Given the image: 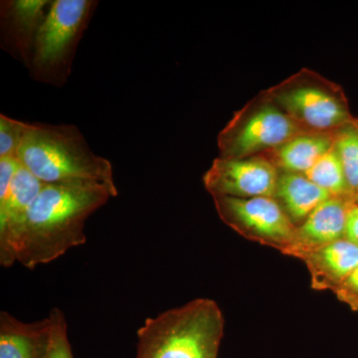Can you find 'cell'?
Listing matches in <instances>:
<instances>
[{
    "label": "cell",
    "mask_w": 358,
    "mask_h": 358,
    "mask_svg": "<svg viewBox=\"0 0 358 358\" xmlns=\"http://www.w3.org/2000/svg\"><path fill=\"white\" fill-rule=\"evenodd\" d=\"M345 238L358 246V205L355 202L348 211Z\"/></svg>",
    "instance_id": "21"
},
{
    "label": "cell",
    "mask_w": 358,
    "mask_h": 358,
    "mask_svg": "<svg viewBox=\"0 0 358 358\" xmlns=\"http://www.w3.org/2000/svg\"><path fill=\"white\" fill-rule=\"evenodd\" d=\"M334 294L339 301L345 303L355 312H358V267L334 291Z\"/></svg>",
    "instance_id": "20"
},
{
    "label": "cell",
    "mask_w": 358,
    "mask_h": 358,
    "mask_svg": "<svg viewBox=\"0 0 358 358\" xmlns=\"http://www.w3.org/2000/svg\"><path fill=\"white\" fill-rule=\"evenodd\" d=\"M355 200L352 197L331 196L322 202L296 227V236L285 255L303 260L317 250L345 237L348 211Z\"/></svg>",
    "instance_id": "9"
},
{
    "label": "cell",
    "mask_w": 358,
    "mask_h": 358,
    "mask_svg": "<svg viewBox=\"0 0 358 358\" xmlns=\"http://www.w3.org/2000/svg\"><path fill=\"white\" fill-rule=\"evenodd\" d=\"M264 91L260 92L218 134L221 159H245L262 155L280 147L294 136L305 133Z\"/></svg>",
    "instance_id": "6"
},
{
    "label": "cell",
    "mask_w": 358,
    "mask_h": 358,
    "mask_svg": "<svg viewBox=\"0 0 358 358\" xmlns=\"http://www.w3.org/2000/svg\"><path fill=\"white\" fill-rule=\"evenodd\" d=\"M310 180L326 190L331 196L352 197L353 193L348 185V178L341 157L333 148L320 157L305 173Z\"/></svg>",
    "instance_id": "16"
},
{
    "label": "cell",
    "mask_w": 358,
    "mask_h": 358,
    "mask_svg": "<svg viewBox=\"0 0 358 358\" xmlns=\"http://www.w3.org/2000/svg\"><path fill=\"white\" fill-rule=\"evenodd\" d=\"M96 4L93 0H54L35 41L29 70L36 81L58 87L66 83Z\"/></svg>",
    "instance_id": "5"
},
{
    "label": "cell",
    "mask_w": 358,
    "mask_h": 358,
    "mask_svg": "<svg viewBox=\"0 0 358 358\" xmlns=\"http://www.w3.org/2000/svg\"><path fill=\"white\" fill-rule=\"evenodd\" d=\"M27 127V122L0 115V159H17L18 150Z\"/></svg>",
    "instance_id": "18"
},
{
    "label": "cell",
    "mask_w": 358,
    "mask_h": 358,
    "mask_svg": "<svg viewBox=\"0 0 358 358\" xmlns=\"http://www.w3.org/2000/svg\"><path fill=\"white\" fill-rule=\"evenodd\" d=\"M301 261L307 265L313 289L334 293L358 267V246L343 238Z\"/></svg>",
    "instance_id": "13"
},
{
    "label": "cell",
    "mask_w": 358,
    "mask_h": 358,
    "mask_svg": "<svg viewBox=\"0 0 358 358\" xmlns=\"http://www.w3.org/2000/svg\"><path fill=\"white\" fill-rule=\"evenodd\" d=\"M44 185V182L20 162L8 192L0 197V264L2 267H11L16 262V240L28 210Z\"/></svg>",
    "instance_id": "10"
},
{
    "label": "cell",
    "mask_w": 358,
    "mask_h": 358,
    "mask_svg": "<svg viewBox=\"0 0 358 358\" xmlns=\"http://www.w3.org/2000/svg\"><path fill=\"white\" fill-rule=\"evenodd\" d=\"M49 317L52 320V334L47 358H74L68 338V327L64 313L60 308H54Z\"/></svg>",
    "instance_id": "19"
},
{
    "label": "cell",
    "mask_w": 358,
    "mask_h": 358,
    "mask_svg": "<svg viewBox=\"0 0 358 358\" xmlns=\"http://www.w3.org/2000/svg\"><path fill=\"white\" fill-rule=\"evenodd\" d=\"M17 160L46 185L95 181L115 186L110 160L93 152L73 124H28Z\"/></svg>",
    "instance_id": "2"
},
{
    "label": "cell",
    "mask_w": 358,
    "mask_h": 358,
    "mask_svg": "<svg viewBox=\"0 0 358 358\" xmlns=\"http://www.w3.org/2000/svg\"><path fill=\"white\" fill-rule=\"evenodd\" d=\"M212 199L221 220L250 241L282 252L296 236V226L274 197Z\"/></svg>",
    "instance_id": "7"
},
{
    "label": "cell",
    "mask_w": 358,
    "mask_h": 358,
    "mask_svg": "<svg viewBox=\"0 0 358 358\" xmlns=\"http://www.w3.org/2000/svg\"><path fill=\"white\" fill-rule=\"evenodd\" d=\"M51 0L1 2V43L29 69L39 29L50 10Z\"/></svg>",
    "instance_id": "11"
},
{
    "label": "cell",
    "mask_w": 358,
    "mask_h": 358,
    "mask_svg": "<svg viewBox=\"0 0 358 358\" xmlns=\"http://www.w3.org/2000/svg\"><path fill=\"white\" fill-rule=\"evenodd\" d=\"M264 93L306 131H334L355 119L343 88L308 68Z\"/></svg>",
    "instance_id": "4"
},
{
    "label": "cell",
    "mask_w": 358,
    "mask_h": 358,
    "mask_svg": "<svg viewBox=\"0 0 358 358\" xmlns=\"http://www.w3.org/2000/svg\"><path fill=\"white\" fill-rule=\"evenodd\" d=\"M334 145V131H305L262 155L280 171L305 174Z\"/></svg>",
    "instance_id": "14"
},
{
    "label": "cell",
    "mask_w": 358,
    "mask_h": 358,
    "mask_svg": "<svg viewBox=\"0 0 358 358\" xmlns=\"http://www.w3.org/2000/svg\"><path fill=\"white\" fill-rule=\"evenodd\" d=\"M334 148L341 157L348 185L355 195L358 189V119L334 131Z\"/></svg>",
    "instance_id": "17"
},
{
    "label": "cell",
    "mask_w": 358,
    "mask_h": 358,
    "mask_svg": "<svg viewBox=\"0 0 358 358\" xmlns=\"http://www.w3.org/2000/svg\"><path fill=\"white\" fill-rule=\"evenodd\" d=\"M224 327L216 301L195 299L145 320L136 358H218Z\"/></svg>",
    "instance_id": "3"
},
{
    "label": "cell",
    "mask_w": 358,
    "mask_h": 358,
    "mask_svg": "<svg viewBox=\"0 0 358 358\" xmlns=\"http://www.w3.org/2000/svg\"><path fill=\"white\" fill-rule=\"evenodd\" d=\"M331 194L301 173H280L274 199L298 227Z\"/></svg>",
    "instance_id": "15"
},
{
    "label": "cell",
    "mask_w": 358,
    "mask_h": 358,
    "mask_svg": "<svg viewBox=\"0 0 358 358\" xmlns=\"http://www.w3.org/2000/svg\"><path fill=\"white\" fill-rule=\"evenodd\" d=\"M279 171L265 157L214 159L203 176L211 196L274 197Z\"/></svg>",
    "instance_id": "8"
},
{
    "label": "cell",
    "mask_w": 358,
    "mask_h": 358,
    "mask_svg": "<svg viewBox=\"0 0 358 358\" xmlns=\"http://www.w3.org/2000/svg\"><path fill=\"white\" fill-rule=\"evenodd\" d=\"M117 194V186L95 181L45 183L16 240V262L34 268L86 243L87 220Z\"/></svg>",
    "instance_id": "1"
},
{
    "label": "cell",
    "mask_w": 358,
    "mask_h": 358,
    "mask_svg": "<svg viewBox=\"0 0 358 358\" xmlns=\"http://www.w3.org/2000/svg\"><path fill=\"white\" fill-rule=\"evenodd\" d=\"M353 200H355V203L358 205V189L355 192V195H353Z\"/></svg>",
    "instance_id": "22"
},
{
    "label": "cell",
    "mask_w": 358,
    "mask_h": 358,
    "mask_svg": "<svg viewBox=\"0 0 358 358\" xmlns=\"http://www.w3.org/2000/svg\"><path fill=\"white\" fill-rule=\"evenodd\" d=\"M50 317L23 322L7 312L0 313V358H47L50 348Z\"/></svg>",
    "instance_id": "12"
}]
</instances>
